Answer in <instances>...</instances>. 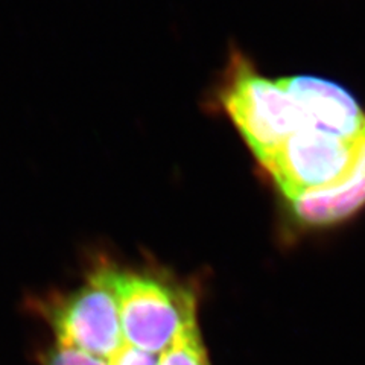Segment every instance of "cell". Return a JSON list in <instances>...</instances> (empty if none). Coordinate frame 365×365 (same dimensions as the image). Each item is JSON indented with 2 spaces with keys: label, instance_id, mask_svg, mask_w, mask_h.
Here are the masks:
<instances>
[{
  "label": "cell",
  "instance_id": "5",
  "mask_svg": "<svg viewBox=\"0 0 365 365\" xmlns=\"http://www.w3.org/2000/svg\"><path fill=\"white\" fill-rule=\"evenodd\" d=\"M300 106L306 125L346 140H358L365 130V113L341 86L314 76L282 78Z\"/></svg>",
  "mask_w": 365,
  "mask_h": 365
},
{
  "label": "cell",
  "instance_id": "3",
  "mask_svg": "<svg viewBox=\"0 0 365 365\" xmlns=\"http://www.w3.org/2000/svg\"><path fill=\"white\" fill-rule=\"evenodd\" d=\"M36 307L51 326L55 346L110 361L127 344L106 264H98L75 291L46 297Z\"/></svg>",
  "mask_w": 365,
  "mask_h": 365
},
{
  "label": "cell",
  "instance_id": "8",
  "mask_svg": "<svg viewBox=\"0 0 365 365\" xmlns=\"http://www.w3.org/2000/svg\"><path fill=\"white\" fill-rule=\"evenodd\" d=\"M41 365H110V361L79 350L53 346L44 353Z\"/></svg>",
  "mask_w": 365,
  "mask_h": 365
},
{
  "label": "cell",
  "instance_id": "6",
  "mask_svg": "<svg viewBox=\"0 0 365 365\" xmlns=\"http://www.w3.org/2000/svg\"><path fill=\"white\" fill-rule=\"evenodd\" d=\"M292 221L302 228H324L347 221L365 207V130L347 174L335 185L288 202Z\"/></svg>",
  "mask_w": 365,
  "mask_h": 365
},
{
  "label": "cell",
  "instance_id": "9",
  "mask_svg": "<svg viewBox=\"0 0 365 365\" xmlns=\"http://www.w3.org/2000/svg\"><path fill=\"white\" fill-rule=\"evenodd\" d=\"M110 365H158V355L125 344L118 355L110 359Z\"/></svg>",
  "mask_w": 365,
  "mask_h": 365
},
{
  "label": "cell",
  "instance_id": "1",
  "mask_svg": "<svg viewBox=\"0 0 365 365\" xmlns=\"http://www.w3.org/2000/svg\"><path fill=\"white\" fill-rule=\"evenodd\" d=\"M221 106L257 162L306 128L300 106L282 79H268L235 55L220 95Z\"/></svg>",
  "mask_w": 365,
  "mask_h": 365
},
{
  "label": "cell",
  "instance_id": "4",
  "mask_svg": "<svg viewBox=\"0 0 365 365\" xmlns=\"http://www.w3.org/2000/svg\"><path fill=\"white\" fill-rule=\"evenodd\" d=\"M358 140L306 127L292 134L260 166L287 202L335 185L347 174L358 151Z\"/></svg>",
  "mask_w": 365,
  "mask_h": 365
},
{
  "label": "cell",
  "instance_id": "2",
  "mask_svg": "<svg viewBox=\"0 0 365 365\" xmlns=\"http://www.w3.org/2000/svg\"><path fill=\"white\" fill-rule=\"evenodd\" d=\"M106 271L118 302L125 342L160 355L185 319L197 311L195 294L153 272L125 269L108 262Z\"/></svg>",
  "mask_w": 365,
  "mask_h": 365
},
{
  "label": "cell",
  "instance_id": "7",
  "mask_svg": "<svg viewBox=\"0 0 365 365\" xmlns=\"http://www.w3.org/2000/svg\"><path fill=\"white\" fill-rule=\"evenodd\" d=\"M158 365H209L197 311L185 319L173 342L160 353Z\"/></svg>",
  "mask_w": 365,
  "mask_h": 365
}]
</instances>
